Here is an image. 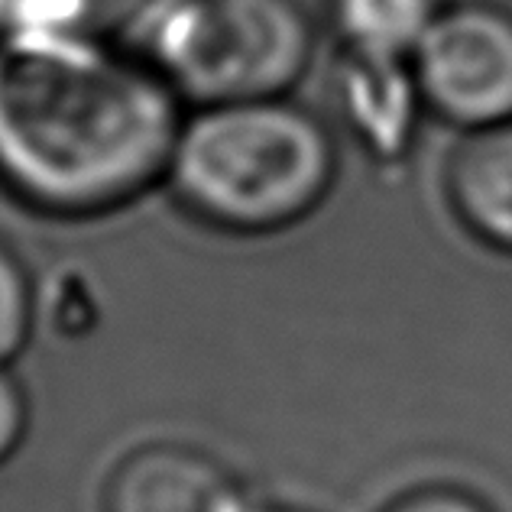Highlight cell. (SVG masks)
I'll return each instance as SVG.
<instances>
[{
  "label": "cell",
  "mask_w": 512,
  "mask_h": 512,
  "mask_svg": "<svg viewBox=\"0 0 512 512\" xmlns=\"http://www.w3.org/2000/svg\"><path fill=\"white\" fill-rule=\"evenodd\" d=\"M130 49L182 104L286 98L315 59L302 0H140Z\"/></svg>",
  "instance_id": "3957f363"
},
{
  "label": "cell",
  "mask_w": 512,
  "mask_h": 512,
  "mask_svg": "<svg viewBox=\"0 0 512 512\" xmlns=\"http://www.w3.org/2000/svg\"><path fill=\"white\" fill-rule=\"evenodd\" d=\"M33 331V286L23 263L0 244V363L20 354Z\"/></svg>",
  "instance_id": "9c48e42d"
},
{
  "label": "cell",
  "mask_w": 512,
  "mask_h": 512,
  "mask_svg": "<svg viewBox=\"0 0 512 512\" xmlns=\"http://www.w3.org/2000/svg\"><path fill=\"white\" fill-rule=\"evenodd\" d=\"M182 98L104 33L0 36V185L52 218H98L166 182Z\"/></svg>",
  "instance_id": "6da1fadb"
},
{
  "label": "cell",
  "mask_w": 512,
  "mask_h": 512,
  "mask_svg": "<svg viewBox=\"0 0 512 512\" xmlns=\"http://www.w3.org/2000/svg\"><path fill=\"white\" fill-rule=\"evenodd\" d=\"M104 512H250L237 477L188 444H143L114 467Z\"/></svg>",
  "instance_id": "8992f818"
},
{
  "label": "cell",
  "mask_w": 512,
  "mask_h": 512,
  "mask_svg": "<svg viewBox=\"0 0 512 512\" xmlns=\"http://www.w3.org/2000/svg\"><path fill=\"white\" fill-rule=\"evenodd\" d=\"M383 512H496V509L470 490L448 487V483H431V487L402 493Z\"/></svg>",
  "instance_id": "30bf717a"
},
{
  "label": "cell",
  "mask_w": 512,
  "mask_h": 512,
  "mask_svg": "<svg viewBox=\"0 0 512 512\" xmlns=\"http://www.w3.org/2000/svg\"><path fill=\"white\" fill-rule=\"evenodd\" d=\"M428 114L457 133L512 120V7L448 0L412 56Z\"/></svg>",
  "instance_id": "277c9868"
},
{
  "label": "cell",
  "mask_w": 512,
  "mask_h": 512,
  "mask_svg": "<svg viewBox=\"0 0 512 512\" xmlns=\"http://www.w3.org/2000/svg\"><path fill=\"white\" fill-rule=\"evenodd\" d=\"M250 512H299V509H250Z\"/></svg>",
  "instance_id": "4fadbf2b"
},
{
  "label": "cell",
  "mask_w": 512,
  "mask_h": 512,
  "mask_svg": "<svg viewBox=\"0 0 512 512\" xmlns=\"http://www.w3.org/2000/svg\"><path fill=\"white\" fill-rule=\"evenodd\" d=\"M334 179L328 124L289 94L192 107L166 175L195 221L227 234L286 231L331 195Z\"/></svg>",
  "instance_id": "7a4b0ae2"
},
{
  "label": "cell",
  "mask_w": 512,
  "mask_h": 512,
  "mask_svg": "<svg viewBox=\"0 0 512 512\" xmlns=\"http://www.w3.org/2000/svg\"><path fill=\"white\" fill-rule=\"evenodd\" d=\"M26 425H30V406H26V393L17 383V376L0 363V464H7L26 438Z\"/></svg>",
  "instance_id": "8fae6325"
},
{
  "label": "cell",
  "mask_w": 512,
  "mask_h": 512,
  "mask_svg": "<svg viewBox=\"0 0 512 512\" xmlns=\"http://www.w3.org/2000/svg\"><path fill=\"white\" fill-rule=\"evenodd\" d=\"M444 192L467 234L512 253V120L461 133L444 169Z\"/></svg>",
  "instance_id": "52a82bcc"
},
{
  "label": "cell",
  "mask_w": 512,
  "mask_h": 512,
  "mask_svg": "<svg viewBox=\"0 0 512 512\" xmlns=\"http://www.w3.org/2000/svg\"><path fill=\"white\" fill-rule=\"evenodd\" d=\"M334 107L347 137L380 166L406 163L431 117L412 59H373L344 49L334 65Z\"/></svg>",
  "instance_id": "5b68a950"
},
{
  "label": "cell",
  "mask_w": 512,
  "mask_h": 512,
  "mask_svg": "<svg viewBox=\"0 0 512 512\" xmlns=\"http://www.w3.org/2000/svg\"><path fill=\"white\" fill-rule=\"evenodd\" d=\"M107 23H127V17L140 7V0H98Z\"/></svg>",
  "instance_id": "7c38bea8"
},
{
  "label": "cell",
  "mask_w": 512,
  "mask_h": 512,
  "mask_svg": "<svg viewBox=\"0 0 512 512\" xmlns=\"http://www.w3.org/2000/svg\"><path fill=\"white\" fill-rule=\"evenodd\" d=\"M448 0H331L341 49L373 59H412Z\"/></svg>",
  "instance_id": "ba28073f"
}]
</instances>
